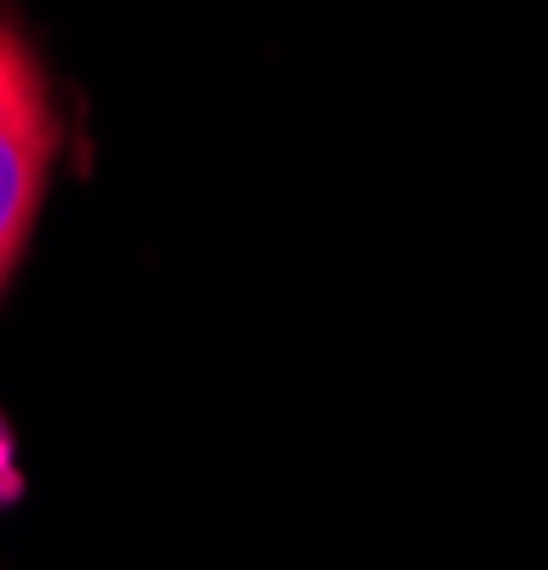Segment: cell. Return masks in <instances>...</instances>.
Segmentation results:
<instances>
[{
  "label": "cell",
  "mask_w": 548,
  "mask_h": 570,
  "mask_svg": "<svg viewBox=\"0 0 548 570\" xmlns=\"http://www.w3.org/2000/svg\"><path fill=\"white\" fill-rule=\"evenodd\" d=\"M18 480H12V445H7V422H0V497H12Z\"/></svg>",
  "instance_id": "cell-2"
},
{
  "label": "cell",
  "mask_w": 548,
  "mask_h": 570,
  "mask_svg": "<svg viewBox=\"0 0 548 570\" xmlns=\"http://www.w3.org/2000/svg\"><path fill=\"white\" fill-rule=\"evenodd\" d=\"M52 171V104L46 80L18 40L12 23H0V285L12 279L29 223L46 195Z\"/></svg>",
  "instance_id": "cell-1"
}]
</instances>
